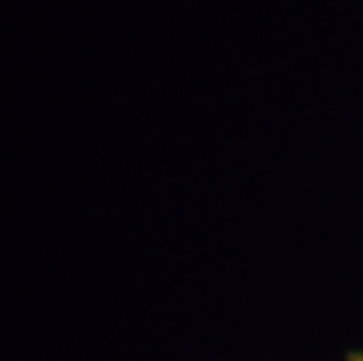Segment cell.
Listing matches in <instances>:
<instances>
[{
  "label": "cell",
  "mask_w": 363,
  "mask_h": 361,
  "mask_svg": "<svg viewBox=\"0 0 363 361\" xmlns=\"http://www.w3.org/2000/svg\"><path fill=\"white\" fill-rule=\"evenodd\" d=\"M345 361H363V350L361 352H350V355L345 357Z\"/></svg>",
  "instance_id": "6da1fadb"
}]
</instances>
